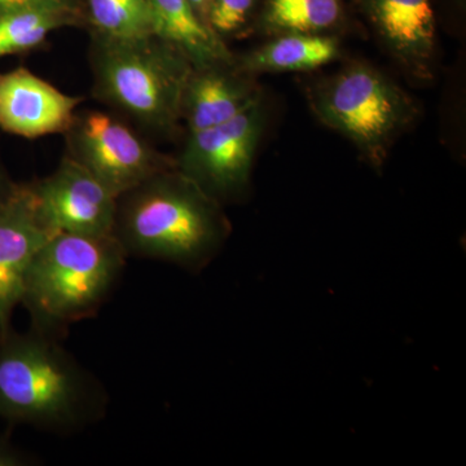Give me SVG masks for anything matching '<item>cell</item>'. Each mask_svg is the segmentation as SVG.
Here are the masks:
<instances>
[{
	"label": "cell",
	"instance_id": "8fae6325",
	"mask_svg": "<svg viewBox=\"0 0 466 466\" xmlns=\"http://www.w3.org/2000/svg\"><path fill=\"white\" fill-rule=\"evenodd\" d=\"M84 101L17 67L0 75V128L25 139L63 135Z\"/></svg>",
	"mask_w": 466,
	"mask_h": 466
},
{
	"label": "cell",
	"instance_id": "7a4b0ae2",
	"mask_svg": "<svg viewBox=\"0 0 466 466\" xmlns=\"http://www.w3.org/2000/svg\"><path fill=\"white\" fill-rule=\"evenodd\" d=\"M108 403L103 383L57 339L33 328L0 339L2 419L67 434L103 419Z\"/></svg>",
	"mask_w": 466,
	"mask_h": 466
},
{
	"label": "cell",
	"instance_id": "ac0fdd59",
	"mask_svg": "<svg viewBox=\"0 0 466 466\" xmlns=\"http://www.w3.org/2000/svg\"><path fill=\"white\" fill-rule=\"evenodd\" d=\"M262 0H211L208 27L222 41L238 38L256 21Z\"/></svg>",
	"mask_w": 466,
	"mask_h": 466
},
{
	"label": "cell",
	"instance_id": "5bb4252c",
	"mask_svg": "<svg viewBox=\"0 0 466 466\" xmlns=\"http://www.w3.org/2000/svg\"><path fill=\"white\" fill-rule=\"evenodd\" d=\"M156 34L184 51L193 67L229 63L235 55L193 11L188 0H148Z\"/></svg>",
	"mask_w": 466,
	"mask_h": 466
},
{
	"label": "cell",
	"instance_id": "6da1fadb",
	"mask_svg": "<svg viewBox=\"0 0 466 466\" xmlns=\"http://www.w3.org/2000/svg\"><path fill=\"white\" fill-rule=\"evenodd\" d=\"M231 231L223 205L177 167L116 198L113 236L127 258L164 260L200 272Z\"/></svg>",
	"mask_w": 466,
	"mask_h": 466
},
{
	"label": "cell",
	"instance_id": "8992f818",
	"mask_svg": "<svg viewBox=\"0 0 466 466\" xmlns=\"http://www.w3.org/2000/svg\"><path fill=\"white\" fill-rule=\"evenodd\" d=\"M66 155L115 198L175 167L174 156L112 110L78 109L66 133Z\"/></svg>",
	"mask_w": 466,
	"mask_h": 466
},
{
	"label": "cell",
	"instance_id": "30bf717a",
	"mask_svg": "<svg viewBox=\"0 0 466 466\" xmlns=\"http://www.w3.org/2000/svg\"><path fill=\"white\" fill-rule=\"evenodd\" d=\"M54 235L39 214L29 183L16 184L0 202V339L12 329V315L21 305L34 257Z\"/></svg>",
	"mask_w": 466,
	"mask_h": 466
},
{
	"label": "cell",
	"instance_id": "3957f363",
	"mask_svg": "<svg viewBox=\"0 0 466 466\" xmlns=\"http://www.w3.org/2000/svg\"><path fill=\"white\" fill-rule=\"evenodd\" d=\"M88 64L95 100L152 140L182 133V100L192 61L157 34L110 39L90 34Z\"/></svg>",
	"mask_w": 466,
	"mask_h": 466
},
{
	"label": "cell",
	"instance_id": "9c48e42d",
	"mask_svg": "<svg viewBox=\"0 0 466 466\" xmlns=\"http://www.w3.org/2000/svg\"><path fill=\"white\" fill-rule=\"evenodd\" d=\"M392 63L410 81L428 84L437 70V20L431 0H355Z\"/></svg>",
	"mask_w": 466,
	"mask_h": 466
},
{
	"label": "cell",
	"instance_id": "5b68a950",
	"mask_svg": "<svg viewBox=\"0 0 466 466\" xmlns=\"http://www.w3.org/2000/svg\"><path fill=\"white\" fill-rule=\"evenodd\" d=\"M306 95L319 121L343 135L376 168L382 167L392 146L420 116L408 92L363 61L319 79Z\"/></svg>",
	"mask_w": 466,
	"mask_h": 466
},
{
	"label": "cell",
	"instance_id": "277c9868",
	"mask_svg": "<svg viewBox=\"0 0 466 466\" xmlns=\"http://www.w3.org/2000/svg\"><path fill=\"white\" fill-rule=\"evenodd\" d=\"M126 256L115 236L56 233L34 257L24 287L33 329L57 339L94 317L115 289Z\"/></svg>",
	"mask_w": 466,
	"mask_h": 466
},
{
	"label": "cell",
	"instance_id": "e0dca14e",
	"mask_svg": "<svg viewBox=\"0 0 466 466\" xmlns=\"http://www.w3.org/2000/svg\"><path fill=\"white\" fill-rule=\"evenodd\" d=\"M85 27L94 35L133 39L156 34L148 0H84Z\"/></svg>",
	"mask_w": 466,
	"mask_h": 466
},
{
	"label": "cell",
	"instance_id": "7402d4cb",
	"mask_svg": "<svg viewBox=\"0 0 466 466\" xmlns=\"http://www.w3.org/2000/svg\"><path fill=\"white\" fill-rule=\"evenodd\" d=\"M15 187H16V184L8 182L2 171H0V202L5 201L11 195Z\"/></svg>",
	"mask_w": 466,
	"mask_h": 466
},
{
	"label": "cell",
	"instance_id": "52a82bcc",
	"mask_svg": "<svg viewBox=\"0 0 466 466\" xmlns=\"http://www.w3.org/2000/svg\"><path fill=\"white\" fill-rule=\"evenodd\" d=\"M266 119L262 96L229 121L186 133L175 167L222 205L242 200Z\"/></svg>",
	"mask_w": 466,
	"mask_h": 466
},
{
	"label": "cell",
	"instance_id": "7c38bea8",
	"mask_svg": "<svg viewBox=\"0 0 466 466\" xmlns=\"http://www.w3.org/2000/svg\"><path fill=\"white\" fill-rule=\"evenodd\" d=\"M263 96L256 76L229 63L193 67L182 100L186 133L205 130L229 121Z\"/></svg>",
	"mask_w": 466,
	"mask_h": 466
},
{
	"label": "cell",
	"instance_id": "44dd1931",
	"mask_svg": "<svg viewBox=\"0 0 466 466\" xmlns=\"http://www.w3.org/2000/svg\"><path fill=\"white\" fill-rule=\"evenodd\" d=\"M188 2L189 5H192L193 11H195L198 16L208 26V16L211 0H188Z\"/></svg>",
	"mask_w": 466,
	"mask_h": 466
},
{
	"label": "cell",
	"instance_id": "9a60e30c",
	"mask_svg": "<svg viewBox=\"0 0 466 466\" xmlns=\"http://www.w3.org/2000/svg\"><path fill=\"white\" fill-rule=\"evenodd\" d=\"M85 26L84 11L66 5H32L0 14V58L26 54L47 45L64 27Z\"/></svg>",
	"mask_w": 466,
	"mask_h": 466
},
{
	"label": "cell",
	"instance_id": "2e32d148",
	"mask_svg": "<svg viewBox=\"0 0 466 466\" xmlns=\"http://www.w3.org/2000/svg\"><path fill=\"white\" fill-rule=\"evenodd\" d=\"M343 18L342 0H262L253 25L268 36L332 34Z\"/></svg>",
	"mask_w": 466,
	"mask_h": 466
},
{
	"label": "cell",
	"instance_id": "d6986e66",
	"mask_svg": "<svg viewBox=\"0 0 466 466\" xmlns=\"http://www.w3.org/2000/svg\"><path fill=\"white\" fill-rule=\"evenodd\" d=\"M39 460L18 449L7 438L0 437V466H32Z\"/></svg>",
	"mask_w": 466,
	"mask_h": 466
},
{
	"label": "cell",
	"instance_id": "ba28073f",
	"mask_svg": "<svg viewBox=\"0 0 466 466\" xmlns=\"http://www.w3.org/2000/svg\"><path fill=\"white\" fill-rule=\"evenodd\" d=\"M29 186L52 232L113 235L116 198L66 155L50 175Z\"/></svg>",
	"mask_w": 466,
	"mask_h": 466
},
{
	"label": "cell",
	"instance_id": "4fadbf2b",
	"mask_svg": "<svg viewBox=\"0 0 466 466\" xmlns=\"http://www.w3.org/2000/svg\"><path fill=\"white\" fill-rule=\"evenodd\" d=\"M341 43L333 34H280L259 47L235 55V66L257 76L262 73L309 72L337 60Z\"/></svg>",
	"mask_w": 466,
	"mask_h": 466
},
{
	"label": "cell",
	"instance_id": "ffe728a7",
	"mask_svg": "<svg viewBox=\"0 0 466 466\" xmlns=\"http://www.w3.org/2000/svg\"><path fill=\"white\" fill-rule=\"evenodd\" d=\"M60 5L84 11V0H0V14L32 5Z\"/></svg>",
	"mask_w": 466,
	"mask_h": 466
}]
</instances>
